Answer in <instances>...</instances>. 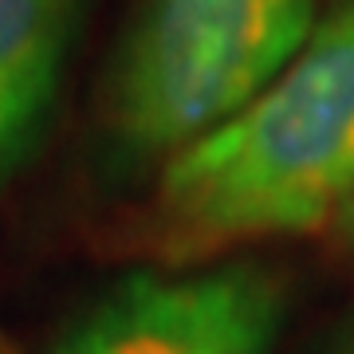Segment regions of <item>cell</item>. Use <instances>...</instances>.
Returning a JSON list of instances; mask_svg holds the SVG:
<instances>
[{"mask_svg": "<svg viewBox=\"0 0 354 354\" xmlns=\"http://www.w3.org/2000/svg\"><path fill=\"white\" fill-rule=\"evenodd\" d=\"M342 228H346V236H351V248H354V201L342 209Z\"/></svg>", "mask_w": 354, "mask_h": 354, "instance_id": "cell-5", "label": "cell"}, {"mask_svg": "<svg viewBox=\"0 0 354 354\" xmlns=\"http://www.w3.org/2000/svg\"><path fill=\"white\" fill-rule=\"evenodd\" d=\"M354 201V0L228 122L162 169L158 221L185 252L311 232Z\"/></svg>", "mask_w": 354, "mask_h": 354, "instance_id": "cell-1", "label": "cell"}, {"mask_svg": "<svg viewBox=\"0 0 354 354\" xmlns=\"http://www.w3.org/2000/svg\"><path fill=\"white\" fill-rule=\"evenodd\" d=\"M315 28V0H142L111 75L114 138L174 158L248 106Z\"/></svg>", "mask_w": 354, "mask_h": 354, "instance_id": "cell-2", "label": "cell"}, {"mask_svg": "<svg viewBox=\"0 0 354 354\" xmlns=\"http://www.w3.org/2000/svg\"><path fill=\"white\" fill-rule=\"evenodd\" d=\"M279 288L264 268L127 276L75 327L59 354H268Z\"/></svg>", "mask_w": 354, "mask_h": 354, "instance_id": "cell-3", "label": "cell"}, {"mask_svg": "<svg viewBox=\"0 0 354 354\" xmlns=\"http://www.w3.org/2000/svg\"><path fill=\"white\" fill-rule=\"evenodd\" d=\"M83 0H0V185L51 106Z\"/></svg>", "mask_w": 354, "mask_h": 354, "instance_id": "cell-4", "label": "cell"}]
</instances>
